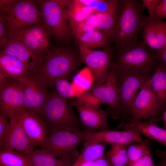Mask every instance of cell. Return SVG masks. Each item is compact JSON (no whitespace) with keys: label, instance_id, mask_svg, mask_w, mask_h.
<instances>
[{"label":"cell","instance_id":"47","mask_svg":"<svg viewBox=\"0 0 166 166\" xmlns=\"http://www.w3.org/2000/svg\"><path fill=\"white\" fill-rule=\"evenodd\" d=\"M164 163L165 165L166 166V159L164 160Z\"/></svg>","mask_w":166,"mask_h":166},{"label":"cell","instance_id":"48","mask_svg":"<svg viewBox=\"0 0 166 166\" xmlns=\"http://www.w3.org/2000/svg\"><path fill=\"white\" fill-rule=\"evenodd\" d=\"M0 166H3L2 165L0 164Z\"/></svg>","mask_w":166,"mask_h":166},{"label":"cell","instance_id":"27","mask_svg":"<svg viewBox=\"0 0 166 166\" xmlns=\"http://www.w3.org/2000/svg\"><path fill=\"white\" fill-rule=\"evenodd\" d=\"M80 46L94 49L109 46L110 40L102 32L94 29L77 38Z\"/></svg>","mask_w":166,"mask_h":166},{"label":"cell","instance_id":"30","mask_svg":"<svg viewBox=\"0 0 166 166\" xmlns=\"http://www.w3.org/2000/svg\"><path fill=\"white\" fill-rule=\"evenodd\" d=\"M94 81L93 73L86 67L74 76L71 83L75 89L80 95L90 89L93 85Z\"/></svg>","mask_w":166,"mask_h":166},{"label":"cell","instance_id":"1","mask_svg":"<svg viewBox=\"0 0 166 166\" xmlns=\"http://www.w3.org/2000/svg\"><path fill=\"white\" fill-rule=\"evenodd\" d=\"M80 61L79 54L69 48L51 47L40 70L34 76L52 89L56 79L68 80L71 77L78 68Z\"/></svg>","mask_w":166,"mask_h":166},{"label":"cell","instance_id":"34","mask_svg":"<svg viewBox=\"0 0 166 166\" xmlns=\"http://www.w3.org/2000/svg\"><path fill=\"white\" fill-rule=\"evenodd\" d=\"M80 1L92 8L94 12L100 13L108 12L120 7L122 1L117 0Z\"/></svg>","mask_w":166,"mask_h":166},{"label":"cell","instance_id":"3","mask_svg":"<svg viewBox=\"0 0 166 166\" xmlns=\"http://www.w3.org/2000/svg\"><path fill=\"white\" fill-rule=\"evenodd\" d=\"M0 10L8 41L21 30L43 22L37 2L14 0L7 6L0 8Z\"/></svg>","mask_w":166,"mask_h":166},{"label":"cell","instance_id":"2","mask_svg":"<svg viewBox=\"0 0 166 166\" xmlns=\"http://www.w3.org/2000/svg\"><path fill=\"white\" fill-rule=\"evenodd\" d=\"M142 3L135 0H122L117 14L112 41L117 48L138 42L147 16Z\"/></svg>","mask_w":166,"mask_h":166},{"label":"cell","instance_id":"19","mask_svg":"<svg viewBox=\"0 0 166 166\" xmlns=\"http://www.w3.org/2000/svg\"><path fill=\"white\" fill-rule=\"evenodd\" d=\"M10 122L9 133L1 149L16 150L25 155L30 154L35 146L23 128L17 111L10 118Z\"/></svg>","mask_w":166,"mask_h":166},{"label":"cell","instance_id":"8","mask_svg":"<svg viewBox=\"0 0 166 166\" xmlns=\"http://www.w3.org/2000/svg\"><path fill=\"white\" fill-rule=\"evenodd\" d=\"M158 59L156 52L142 42L124 45L117 48L116 61L113 62L129 68L152 73Z\"/></svg>","mask_w":166,"mask_h":166},{"label":"cell","instance_id":"18","mask_svg":"<svg viewBox=\"0 0 166 166\" xmlns=\"http://www.w3.org/2000/svg\"><path fill=\"white\" fill-rule=\"evenodd\" d=\"M0 52L17 58L28 67L30 75L34 76L38 72L45 57L35 54L27 46L14 38L8 41L2 47Z\"/></svg>","mask_w":166,"mask_h":166},{"label":"cell","instance_id":"6","mask_svg":"<svg viewBox=\"0 0 166 166\" xmlns=\"http://www.w3.org/2000/svg\"><path fill=\"white\" fill-rule=\"evenodd\" d=\"M43 23L52 36L60 41L67 40L71 32L68 19V1L41 0L37 1Z\"/></svg>","mask_w":166,"mask_h":166},{"label":"cell","instance_id":"38","mask_svg":"<svg viewBox=\"0 0 166 166\" xmlns=\"http://www.w3.org/2000/svg\"><path fill=\"white\" fill-rule=\"evenodd\" d=\"M131 166H156L153 161L151 152L139 160Z\"/></svg>","mask_w":166,"mask_h":166},{"label":"cell","instance_id":"41","mask_svg":"<svg viewBox=\"0 0 166 166\" xmlns=\"http://www.w3.org/2000/svg\"><path fill=\"white\" fill-rule=\"evenodd\" d=\"M156 52L157 58L162 60L166 65V45Z\"/></svg>","mask_w":166,"mask_h":166},{"label":"cell","instance_id":"45","mask_svg":"<svg viewBox=\"0 0 166 166\" xmlns=\"http://www.w3.org/2000/svg\"><path fill=\"white\" fill-rule=\"evenodd\" d=\"M93 162H84L81 164L79 166H93Z\"/></svg>","mask_w":166,"mask_h":166},{"label":"cell","instance_id":"11","mask_svg":"<svg viewBox=\"0 0 166 166\" xmlns=\"http://www.w3.org/2000/svg\"><path fill=\"white\" fill-rule=\"evenodd\" d=\"M86 92L97 99L102 104L109 106L107 110L112 119L117 120L121 118V109L120 96L115 72L112 66L105 82L100 85L93 86Z\"/></svg>","mask_w":166,"mask_h":166},{"label":"cell","instance_id":"17","mask_svg":"<svg viewBox=\"0 0 166 166\" xmlns=\"http://www.w3.org/2000/svg\"><path fill=\"white\" fill-rule=\"evenodd\" d=\"M17 113L21 125L30 139L35 147L42 148L48 137L46 126L43 119L24 108L20 109Z\"/></svg>","mask_w":166,"mask_h":166},{"label":"cell","instance_id":"16","mask_svg":"<svg viewBox=\"0 0 166 166\" xmlns=\"http://www.w3.org/2000/svg\"><path fill=\"white\" fill-rule=\"evenodd\" d=\"M83 132L85 140L109 144H117L129 145L140 142L143 140L140 132L132 128L123 130L122 131L108 129L96 132H90L85 129L83 130Z\"/></svg>","mask_w":166,"mask_h":166},{"label":"cell","instance_id":"14","mask_svg":"<svg viewBox=\"0 0 166 166\" xmlns=\"http://www.w3.org/2000/svg\"><path fill=\"white\" fill-rule=\"evenodd\" d=\"M23 85V107L41 117L49 96V89L34 76L20 80Z\"/></svg>","mask_w":166,"mask_h":166},{"label":"cell","instance_id":"39","mask_svg":"<svg viewBox=\"0 0 166 166\" xmlns=\"http://www.w3.org/2000/svg\"><path fill=\"white\" fill-rule=\"evenodd\" d=\"M159 0H141V2L149 14V17L153 19V13L155 6Z\"/></svg>","mask_w":166,"mask_h":166},{"label":"cell","instance_id":"15","mask_svg":"<svg viewBox=\"0 0 166 166\" xmlns=\"http://www.w3.org/2000/svg\"><path fill=\"white\" fill-rule=\"evenodd\" d=\"M77 110L82 125L86 129L91 132L109 129L108 117V110H104L100 106L82 101L77 98L71 101Z\"/></svg>","mask_w":166,"mask_h":166},{"label":"cell","instance_id":"33","mask_svg":"<svg viewBox=\"0 0 166 166\" xmlns=\"http://www.w3.org/2000/svg\"><path fill=\"white\" fill-rule=\"evenodd\" d=\"M52 90L61 97L67 100L80 96L76 90L72 83L68 80L63 78L56 79L54 81Z\"/></svg>","mask_w":166,"mask_h":166},{"label":"cell","instance_id":"7","mask_svg":"<svg viewBox=\"0 0 166 166\" xmlns=\"http://www.w3.org/2000/svg\"><path fill=\"white\" fill-rule=\"evenodd\" d=\"M83 130L62 129L51 132L41 148L56 157L73 163L78 157V145L84 140Z\"/></svg>","mask_w":166,"mask_h":166},{"label":"cell","instance_id":"13","mask_svg":"<svg viewBox=\"0 0 166 166\" xmlns=\"http://www.w3.org/2000/svg\"><path fill=\"white\" fill-rule=\"evenodd\" d=\"M22 81L6 77L0 80V112L11 117L23 107Z\"/></svg>","mask_w":166,"mask_h":166},{"label":"cell","instance_id":"29","mask_svg":"<svg viewBox=\"0 0 166 166\" xmlns=\"http://www.w3.org/2000/svg\"><path fill=\"white\" fill-rule=\"evenodd\" d=\"M110 148L104 155L110 166H128L127 153L128 145L117 144H110Z\"/></svg>","mask_w":166,"mask_h":166},{"label":"cell","instance_id":"44","mask_svg":"<svg viewBox=\"0 0 166 166\" xmlns=\"http://www.w3.org/2000/svg\"><path fill=\"white\" fill-rule=\"evenodd\" d=\"M163 124V128L166 129V109L163 112L161 116Z\"/></svg>","mask_w":166,"mask_h":166},{"label":"cell","instance_id":"36","mask_svg":"<svg viewBox=\"0 0 166 166\" xmlns=\"http://www.w3.org/2000/svg\"><path fill=\"white\" fill-rule=\"evenodd\" d=\"M8 115L0 113V148H2L9 131L10 122Z\"/></svg>","mask_w":166,"mask_h":166},{"label":"cell","instance_id":"25","mask_svg":"<svg viewBox=\"0 0 166 166\" xmlns=\"http://www.w3.org/2000/svg\"><path fill=\"white\" fill-rule=\"evenodd\" d=\"M120 7L108 12L93 14L92 23L94 27L112 41L117 18Z\"/></svg>","mask_w":166,"mask_h":166},{"label":"cell","instance_id":"43","mask_svg":"<svg viewBox=\"0 0 166 166\" xmlns=\"http://www.w3.org/2000/svg\"><path fill=\"white\" fill-rule=\"evenodd\" d=\"M160 159V162L156 163V166H166L164 163V160L166 159V156L164 154H161L158 156Z\"/></svg>","mask_w":166,"mask_h":166},{"label":"cell","instance_id":"10","mask_svg":"<svg viewBox=\"0 0 166 166\" xmlns=\"http://www.w3.org/2000/svg\"><path fill=\"white\" fill-rule=\"evenodd\" d=\"M79 56L93 73L94 81L93 86L102 84L106 81L112 64V53L108 48L96 50L80 46Z\"/></svg>","mask_w":166,"mask_h":166},{"label":"cell","instance_id":"24","mask_svg":"<svg viewBox=\"0 0 166 166\" xmlns=\"http://www.w3.org/2000/svg\"><path fill=\"white\" fill-rule=\"evenodd\" d=\"M81 152L72 166H79L87 162H94L103 158L105 149L108 144L98 143L85 140L83 141Z\"/></svg>","mask_w":166,"mask_h":166},{"label":"cell","instance_id":"31","mask_svg":"<svg viewBox=\"0 0 166 166\" xmlns=\"http://www.w3.org/2000/svg\"><path fill=\"white\" fill-rule=\"evenodd\" d=\"M0 164L3 166H32L26 155L11 150H0Z\"/></svg>","mask_w":166,"mask_h":166},{"label":"cell","instance_id":"35","mask_svg":"<svg viewBox=\"0 0 166 166\" xmlns=\"http://www.w3.org/2000/svg\"><path fill=\"white\" fill-rule=\"evenodd\" d=\"M92 15L88 16L83 21L71 29L73 35L76 38L83 34L95 28L92 23Z\"/></svg>","mask_w":166,"mask_h":166},{"label":"cell","instance_id":"28","mask_svg":"<svg viewBox=\"0 0 166 166\" xmlns=\"http://www.w3.org/2000/svg\"><path fill=\"white\" fill-rule=\"evenodd\" d=\"M94 10L82 3L80 0L72 1L67 6L66 13L71 29L84 21Z\"/></svg>","mask_w":166,"mask_h":166},{"label":"cell","instance_id":"12","mask_svg":"<svg viewBox=\"0 0 166 166\" xmlns=\"http://www.w3.org/2000/svg\"><path fill=\"white\" fill-rule=\"evenodd\" d=\"M51 35L43 22L34 24L18 32L14 38L35 55L45 57L51 48Z\"/></svg>","mask_w":166,"mask_h":166},{"label":"cell","instance_id":"23","mask_svg":"<svg viewBox=\"0 0 166 166\" xmlns=\"http://www.w3.org/2000/svg\"><path fill=\"white\" fill-rule=\"evenodd\" d=\"M158 101L162 114L166 109V65L158 59L149 80Z\"/></svg>","mask_w":166,"mask_h":166},{"label":"cell","instance_id":"42","mask_svg":"<svg viewBox=\"0 0 166 166\" xmlns=\"http://www.w3.org/2000/svg\"><path fill=\"white\" fill-rule=\"evenodd\" d=\"M93 166H110L104 157L93 162Z\"/></svg>","mask_w":166,"mask_h":166},{"label":"cell","instance_id":"40","mask_svg":"<svg viewBox=\"0 0 166 166\" xmlns=\"http://www.w3.org/2000/svg\"><path fill=\"white\" fill-rule=\"evenodd\" d=\"M8 40L6 37V30L3 18L0 15V45L2 47L5 45Z\"/></svg>","mask_w":166,"mask_h":166},{"label":"cell","instance_id":"26","mask_svg":"<svg viewBox=\"0 0 166 166\" xmlns=\"http://www.w3.org/2000/svg\"><path fill=\"white\" fill-rule=\"evenodd\" d=\"M32 166H64L73 163L66 160L57 158L49 152L41 148L26 155Z\"/></svg>","mask_w":166,"mask_h":166},{"label":"cell","instance_id":"22","mask_svg":"<svg viewBox=\"0 0 166 166\" xmlns=\"http://www.w3.org/2000/svg\"><path fill=\"white\" fill-rule=\"evenodd\" d=\"M129 128L138 131L141 134L160 143L166 148V129L159 126L152 121L149 120L145 121H126L120 129Z\"/></svg>","mask_w":166,"mask_h":166},{"label":"cell","instance_id":"9","mask_svg":"<svg viewBox=\"0 0 166 166\" xmlns=\"http://www.w3.org/2000/svg\"><path fill=\"white\" fill-rule=\"evenodd\" d=\"M149 80L141 87L134 100L125 121L149 119L157 124L162 120L160 104Z\"/></svg>","mask_w":166,"mask_h":166},{"label":"cell","instance_id":"37","mask_svg":"<svg viewBox=\"0 0 166 166\" xmlns=\"http://www.w3.org/2000/svg\"><path fill=\"white\" fill-rule=\"evenodd\" d=\"M166 18V0H159L154 8L153 19L162 20Z\"/></svg>","mask_w":166,"mask_h":166},{"label":"cell","instance_id":"46","mask_svg":"<svg viewBox=\"0 0 166 166\" xmlns=\"http://www.w3.org/2000/svg\"><path fill=\"white\" fill-rule=\"evenodd\" d=\"M72 164L69 163V164H66L64 166H72Z\"/></svg>","mask_w":166,"mask_h":166},{"label":"cell","instance_id":"4","mask_svg":"<svg viewBox=\"0 0 166 166\" xmlns=\"http://www.w3.org/2000/svg\"><path fill=\"white\" fill-rule=\"evenodd\" d=\"M116 77L121 109L120 129L128 118L131 105L138 90L149 80L152 73L119 65L112 62Z\"/></svg>","mask_w":166,"mask_h":166},{"label":"cell","instance_id":"5","mask_svg":"<svg viewBox=\"0 0 166 166\" xmlns=\"http://www.w3.org/2000/svg\"><path fill=\"white\" fill-rule=\"evenodd\" d=\"M73 107L71 101L61 97L52 89L40 117L50 128V132L62 129L80 130L82 124Z\"/></svg>","mask_w":166,"mask_h":166},{"label":"cell","instance_id":"21","mask_svg":"<svg viewBox=\"0 0 166 166\" xmlns=\"http://www.w3.org/2000/svg\"><path fill=\"white\" fill-rule=\"evenodd\" d=\"M30 75L27 66L16 57L0 53V80L7 77L20 80Z\"/></svg>","mask_w":166,"mask_h":166},{"label":"cell","instance_id":"32","mask_svg":"<svg viewBox=\"0 0 166 166\" xmlns=\"http://www.w3.org/2000/svg\"><path fill=\"white\" fill-rule=\"evenodd\" d=\"M152 142L148 139L128 145L127 153L128 166H131L148 153L151 152Z\"/></svg>","mask_w":166,"mask_h":166},{"label":"cell","instance_id":"20","mask_svg":"<svg viewBox=\"0 0 166 166\" xmlns=\"http://www.w3.org/2000/svg\"><path fill=\"white\" fill-rule=\"evenodd\" d=\"M142 30L143 42L150 49L156 51L166 45V21L147 16Z\"/></svg>","mask_w":166,"mask_h":166}]
</instances>
